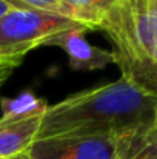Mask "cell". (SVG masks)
Returning <instances> with one entry per match:
<instances>
[{
  "label": "cell",
  "instance_id": "6da1fadb",
  "mask_svg": "<svg viewBox=\"0 0 157 159\" xmlns=\"http://www.w3.org/2000/svg\"><path fill=\"white\" fill-rule=\"evenodd\" d=\"M157 130V96L126 79L74 93L46 108L36 141Z\"/></svg>",
  "mask_w": 157,
  "mask_h": 159
},
{
  "label": "cell",
  "instance_id": "7a4b0ae2",
  "mask_svg": "<svg viewBox=\"0 0 157 159\" xmlns=\"http://www.w3.org/2000/svg\"><path fill=\"white\" fill-rule=\"evenodd\" d=\"M99 30L111 40V53L114 63L122 71V77L140 90L157 96V63L148 59L139 42L129 0H117Z\"/></svg>",
  "mask_w": 157,
  "mask_h": 159
},
{
  "label": "cell",
  "instance_id": "3957f363",
  "mask_svg": "<svg viewBox=\"0 0 157 159\" xmlns=\"http://www.w3.org/2000/svg\"><path fill=\"white\" fill-rule=\"evenodd\" d=\"M153 138L150 133L62 136L34 141L29 152L36 159H133Z\"/></svg>",
  "mask_w": 157,
  "mask_h": 159
},
{
  "label": "cell",
  "instance_id": "277c9868",
  "mask_svg": "<svg viewBox=\"0 0 157 159\" xmlns=\"http://www.w3.org/2000/svg\"><path fill=\"white\" fill-rule=\"evenodd\" d=\"M80 26L88 28L86 25L55 12L12 8L0 17V60L19 66L22 59L31 50L42 47L46 37Z\"/></svg>",
  "mask_w": 157,
  "mask_h": 159
},
{
  "label": "cell",
  "instance_id": "5b68a950",
  "mask_svg": "<svg viewBox=\"0 0 157 159\" xmlns=\"http://www.w3.org/2000/svg\"><path fill=\"white\" fill-rule=\"evenodd\" d=\"M86 31L89 30L80 26L55 33L42 42V47H57L63 50L68 56L69 68L74 71H96L114 63V56L111 51L91 45L85 39Z\"/></svg>",
  "mask_w": 157,
  "mask_h": 159
},
{
  "label": "cell",
  "instance_id": "8992f818",
  "mask_svg": "<svg viewBox=\"0 0 157 159\" xmlns=\"http://www.w3.org/2000/svg\"><path fill=\"white\" fill-rule=\"evenodd\" d=\"M42 116L19 122L0 120V159L9 158L31 148L40 127Z\"/></svg>",
  "mask_w": 157,
  "mask_h": 159
},
{
  "label": "cell",
  "instance_id": "52a82bcc",
  "mask_svg": "<svg viewBox=\"0 0 157 159\" xmlns=\"http://www.w3.org/2000/svg\"><path fill=\"white\" fill-rule=\"evenodd\" d=\"M139 42L150 60L157 63V0H129Z\"/></svg>",
  "mask_w": 157,
  "mask_h": 159
},
{
  "label": "cell",
  "instance_id": "ba28073f",
  "mask_svg": "<svg viewBox=\"0 0 157 159\" xmlns=\"http://www.w3.org/2000/svg\"><path fill=\"white\" fill-rule=\"evenodd\" d=\"M65 16L86 25L91 31L99 30L102 20L117 0H60Z\"/></svg>",
  "mask_w": 157,
  "mask_h": 159
},
{
  "label": "cell",
  "instance_id": "9c48e42d",
  "mask_svg": "<svg viewBox=\"0 0 157 159\" xmlns=\"http://www.w3.org/2000/svg\"><path fill=\"white\" fill-rule=\"evenodd\" d=\"M46 101L37 98L33 93H23L15 98H2L0 108L2 117L0 120L5 122H19L25 119H31L36 116H43L48 108Z\"/></svg>",
  "mask_w": 157,
  "mask_h": 159
},
{
  "label": "cell",
  "instance_id": "30bf717a",
  "mask_svg": "<svg viewBox=\"0 0 157 159\" xmlns=\"http://www.w3.org/2000/svg\"><path fill=\"white\" fill-rule=\"evenodd\" d=\"M3 2L11 5L14 9H42V11H50V12L65 16L60 0H3Z\"/></svg>",
  "mask_w": 157,
  "mask_h": 159
},
{
  "label": "cell",
  "instance_id": "8fae6325",
  "mask_svg": "<svg viewBox=\"0 0 157 159\" xmlns=\"http://www.w3.org/2000/svg\"><path fill=\"white\" fill-rule=\"evenodd\" d=\"M133 159H157V138H153Z\"/></svg>",
  "mask_w": 157,
  "mask_h": 159
},
{
  "label": "cell",
  "instance_id": "7c38bea8",
  "mask_svg": "<svg viewBox=\"0 0 157 159\" xmlns=\"http://www.w3.org/2000/svg\"><path fill=\"white\" fill-rule=\"evenodd\" d=\"M17 66L15 65H12V63H8V62H2L0 60V87L11 77V74H12V71L15 70Z\"/></svg>",
  "mask_w": 157,
  "mask_h": 159
},
{
  "label": "cell",
  "instance_id": "4fadbf2b",
  "mask_svg": "<svg viewBox=\"0 0 157 159\" xmlns=\"http://www.w3.org/2000/svg\"><path fill=\"white\" fill-rule=\"evenodd\" d=\"M5 159H36V158L31 155L29 150H26V152H20V153H17V155H12V156L5 158Z\"/></svg>",
  "mask_w": 157,
  "mask_h": 159
},
{
  "label": "cell",
  "instance_id": "5bb4252c",
  "mask_svg": "<svg viewBox=\"0 0 157 159\" xmlns=\"http://www.w3.org/2000/svg\"><path fill=\"white\" fill-rule=\"evenodd\" d=\"M12 9V6L11 5H8L6 2H3V0H0V17H3L6 12H9Z\"/></svg>",
  "mask_w": 157,
  "mask_h": 159
}]
</instances>
